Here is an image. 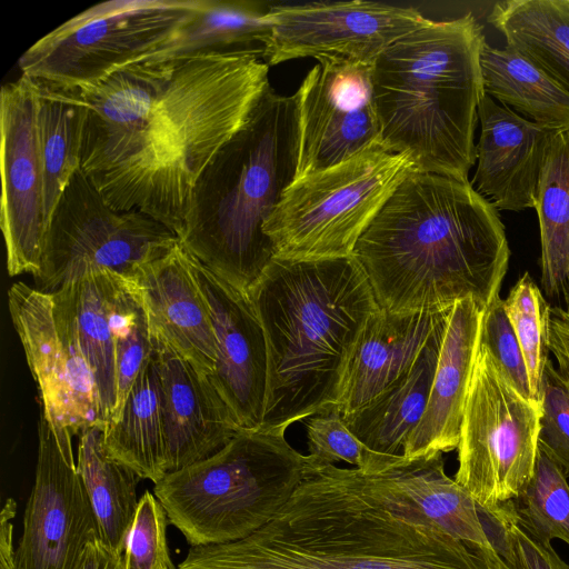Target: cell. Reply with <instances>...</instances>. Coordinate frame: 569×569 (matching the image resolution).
Returning a JSON list of instances; mask_svg holds the SVG:
<instances>
[{
    "label": "cell",
    "mask_w": 569,
    "mask_h": 569,
    "mask_svg": "<svg viewBox=\"0 0 569 569\" xmlns=\"http://www.w3.org/2000/svg\"><path fill=\"white\" fill-rule=\"evenodd\" d=\"M257 56L129 64L81 89L80 170L117 210H138L178 237L194 183L270 87Z\"/></svg>",
    "instance_id": "6da1fadb"
},
{
    "label": "cell",
    "mask_w": 569,
    "mask_h": 569,
    "mask_svg": "<svg viewBox=\"0 0 569 569\" xmlns=\"http://www.w3.org/2000/svg\"><path fill=\"white\" fill-rule=\"evenodd\" d=\"M247 538L190 546L178 569H491L378 473L319 465Z\"/></svg>",
    "instance_id": "7a4b0ae2"
},
{
    "label": "cell",
    "mask_w": 569,
    "mask_h": 569,
    "mask_svg": "<svg viewBox=\"0 0 569 569\" xmlns=\"http://www.w3.org/2000/svg\"><path fill=\"white\" fill-rule=\"evenodd\" d=\"M379 307L435 312L500 297L510 249L498 209L469 180L411 171L359 238L353 254Z\"/></svg>",
    "instance_id": "3957f363"
},
{
    "label": "cell",
    "mask_w": 569,
    "mask_h": 569,
    "mask_svg": "<svg viewBox=\"0 0 569 569\" xmlns=\"http://www.w3.org/2000/svg\"><path fill=\"white\" fill-rule=\"evenodd\" d=\"M268 356L263 430L336 410L361 335L380 307L353 256L273 258L248 293Z\"/></svg>",
    "instance_id": "277c9868"
},
{
    "label": "cell",
    "mask_w": 569,
    "mask_h": 569,
    "mask_svg": "<svg viewBox=\"0 0 569 569\" xmlns=\"http://www.w3.org/2000/svg\"><path fill=\"white\" fill-rule=\"evenodd\" d=\"M486 41L472 13L429 20L383 50L372 64L382 146L415 170L468 180L475 130L486 94L480 52Z\"/></svg>",
    "instance_id": "5b68a950"
},
{
    "label": "cell",
    "mask_w": 569,
    "mask_h": 569,
    "mask_svg": "<svg viewBox=\"0 0 569 569\" xmlns=\"http://www.w3.org/2000/svg\"><path fill=\"white\" fill-rule=\"evenodd\" d=\"M297 163L295 97L269 87L243 127L198 177L179 234L181 243L248 295L274 258L263 226L293 182Z\"/></svg>",
    "instance_id": "8992f818"
},
{
    "label": "cell",
    "mask_w": 569,
    "mask_h": 569,
    "mask_svg": "<svg viewBox=\"0 0 569 569\" xmlns=\"http://www.w3.org/2000/svg\"><path fill=\"white\" fill-rule=\"evenodd\" d=\"M308 466L284 430H239L207 459L167 473L153 493L190 546L227 543L271 521Z\"/></svg>",
    "instance_id": "52a82bcc"
},
{
    "label": "cell",
    "mask_w": 569,
    "mask_h": 569,
    "mask_svg": "<svg viewBox=\"0 0 569 569\" xmlns=\"http://www.w3.org/2000/svg\"><path fill=\"white\" fill-rule=\"evenodd\" d=\"M413 170L407 156L377 144L295 179L263 226L274 258L309 261L351 257L365 230Z\"/></svg>",
    "instance_id": "ba28073f"
},
{
    "label": "cell",
    "mask_w": 569,
    "mask_h": 569,
    "mask_svg": "<svg viewBox=\"0 0 569 569\" xmlns=\"http://www.w3.org/2000/svg\"><path fill=\"white\" fill-rule=\"evenodd\" d=\"M196 7L197 0L94 4L34 42L19 58V69L29 78L91 88L167 42Z\"/></svg>",
    "instance_id": "9c48e42d"
},
{
    "label": "cell",
    "mask_w": 569,
    "mask_h": 569,
    "mask_svg": "<svg viewBox=\"0 0 569 569\" xmlns=\"http://www.w3.org/2000/svg\"><path fill=\"white\" fill-rule=\"evenodd\" d=\"M541 407L480 343L467 392L455 480L483 510L520 498L535 470Z\"/></svg>",
    "instance_id": "30bf717a"
},
{
    "label": "cell",
    "mask_w": 569,
    "mask_h": 569,
    "mask_svg": "<svg viewBox=\"0 0 569 569\" xmlns=\"http://www.w3.org/2000/svg\"><path fill=\"white\" fill-rule=\"evenodd\" d=\"M179 237L138 210H117L77 171L50 217L37 279L53 292L83 276L108 270L132 277L143 264L169 253Z\"/></svg>",
    "instance_id": "8fae6325"
},
{
    "label": "cell",
    "mask_w": 569,
    "mask_h": 569,
    "mask_svg": "<svg viewBox=\"0 0 569 569\" xmlns=\"http://www.w3.org/2000/svg\"><path fill=\"white\" fill-rule=\"evenodd\" d=\"M8 305L48 420L78 436L90 427L104 428L96 380L79 343L70 284L48 292L16 282Z\"/></svg>",
    "instance_id": "7c38bea8"
},
{
    "label": "cell",
    "mask_w": 569,
    "mask_h": 569,
    "mask_svg": "<svg viewBox=\"0 0 569 569\" xmlns=\"http://www.w3.org/2000/svg\"><path fill=\"white\" fill-rule=\"evenodd\" d=\"M72 436L41 411L36 481L24 509L14 569H79L88 545L101 539L74 460Z\"/></svg>",
    "instance_id": "4fadbf2b"
},
{
    "label": "cell",
    "mask_w": 569,
    "mask_h": 569,
    "mask_svg": "<svg viewBox=\"0 0 569 569\" xmlns=\"http://www.w3.org/2000/svg\"><path fill=\"white\" fill-rule=\"evenodd\" d=\"M295 92L298 122L296 178L325 170L381 143L372 64L318 57Z\"/></svg>",
    "instance_id": "5bb4252c"
},
{
    "label": "cell",
    "mask_w": 569,
    "mask_h": 569,
    "mask_svg": "<svg viewBox=\"0 0 569 569\" xmlns=\"http://www.w3.org/2000/svg\"><path fill=\"white\" fill-rule=\"evenodd\" d=\"M263 61L339 56L373 64L379 54L430 19L412 7L352 0L270 6Z\"/></svg>",
    "instance_id": "9a60e30c"
},
{
    "label": "cell",
    "mask_w": 569,
    "mask_h": 569,
    "mask_svg": "<svg viewBox=\"0 0 569 569\" xmlns=\"http://www.w3.org/2000/svg\"><path fill=\"white\" fill-rule=\"evenodd\" d=\"M36 96L31 78L20 76L0 92V227L11 277L36 278L48 229L43 177L36 131Z\"/></svg>",
    "instance_id": "2e32d148"
},
{
    "label": "cell",
    "mask_w": 569,
    "mask_h": 569,
    "mask_svg": "<svg viewBox=\"0 0 569 569\" xmlns=\"http://www.w3.org/2000/svg\"><path fill=\"white\" fill-rule=\"evenodd\" d=\"M190 263L209 306L217 340L216 367L208 378L238 428L259 430L268 389L267 345L260 320L247 293L191 253Z\"/></svg>",
    "instance_id": "e0dca14e"
},
{
    "label": "cell",
    "mask_w": 569,
    "mask_h": 569,
    "mask_svg": "<svg viewBox=\"0 0 569 569\" xmlns=\"http://www.w3.org/2000/svg\"><path fill=\"white\" fill-rule=\"evenodd\" d=\"M153 357L160 377L170 473L212 456L240 429L208 376L154 331Z\"/></svg>",
    "instance_id": "ac0fdd59"
},
{
    "label": "cell",
    "mask_w": 569,
    "mask_h": 569,
    "mask_svg": "<svg viewBox=\"0 0 569 569\" xmlns=\"http://www.w3.org/2000/svg\"><path fill=\"white\" fill-rule=\"evenodd\" d=\"M478 117L481 130L470 183L498 210L535 208L540 171L558 131L527 120L487 94Z\"/></svg>",
    "instance_id": "d6986e66"
},
{
    "label": "cell",
    "mask_w": 569,
    "mask_h": 569,
    "mask_svg": "<svg viewBox=\"0 0 569 569\" xmlns=\"http://www.w3.org/2000/svg\"><path fill=\"white\" fill-rule=\"evenodd\" d=\"M129 279L142 296L153 331L198 371L211 376L217 361L211 313L181 241Z\"/></svg>",
    "instance_id": "ffe728a7"
},
{
    "label": "cell",
    "mask_w": 569,
    "mask_h": 569,
    "mask_svg": "<svg viewBox=\"0 0 569 569\" xmlns=\"http://www.w3.org/2000/svg\"><path fill=\"white\" fill-rule=\"evenodd\" d=\"M485 311L471 298L450 308L427 408L408 440L406 459L458 448Z\"/></svg>",
    "instance_id": "44dd1931"
},
{
    "label": "cell",
    "mask_w": 569,
    "mask_h": 569,
    "mask_svg": "<svg viewBox=\"0 0 569 569\" xmlns=\"http://www.w3.org/2000/svg\"><path fill=\"white\" fill-rule=\"evenodd\" d=\"M449 309L397 313L380 308L375 312L350 361L336 410L350 415L402 379Z\"/></svg>",
    "instance_id": "7402d4cb"
},
{
    "label": "cell",
    "mask_w": 569,
    "mask_h": 569,
    "mask_svg": "<svg viewBox=\"0 0 569 569\" xmlns=\"http://www.w3.org/2000/svg\"><path fill=\"white\" fill-rule=\"evenodd\" d=\"M269 9L252 0H197L196 10L176 33L140 62L246 54L262 59L270 33Z\"/></svg>",
    "instance_id": "603a6c76"
},
{
    "label": "cell",
    "mask_w": 569,
    "mask_h": 569,
    "mask_svg": "<svg viewBox=\"0 0 569 569\" xmlns=\"http://www.w3.org/2000/svg\"><path fill=\"white\" fill-rule=\"evenodd\" d=\"M447 319L448 315L402 379L357 411L342 416L349 430L371 451L403 457L427 408Z\"/></svg>",
    "instance_id": "cb8c5ba5"
},
{
    "label": "cell",
    "mask_w": 569,
    "mask_h": 569,
    "mask_svg": "<svg viewBox=\"0 0 569 569\" xmlns=\"http://www.w3.org/2000/svg\"><path fill=\"white\" fill-rule=\"evenodd\" d=\"M378 475L442 531L483 550L493 548L483 510L447 476L441 452L403 458Z\"/></svg>",
    "instance_id": "d4e9b609"
},
{
    "label": "cell",
    "mask_w": 569,
    "mask_h": 569,
    "mask_svg": "<svg viewBox=\"0 0 569 569\" xmlns=\"http://www.w3.org/2000/svg\"><path fill=\"white\" fill-rule=\"evenodd\" d=\"M36 131L48 222L72 176L81 167L87 101L80 88L33 79Z\"/></svg>",
    "instance_id": "484cf974"
},
{
    "label": "cell",
    "mask_w": 569,
    "mask_h": 569,
    "mask_svg": "<svg viewBox=\"0 0 569 569\" xmlns=\"http://www.w3.org/2000/svg\"><path fill=\"white\" fill-rule=\"evenodd\" d=\"M485 93L519 116L556 131H569V92L517 49L482 44Z\"/></svg>",
    "instance_id": "4316f807"
},
{
    "label": "cell",
    "mask_w": 569,
    "mask_h": 569,
    "mask_svg": "<svg viewBox=\"0 0 569 569\" xmlns=\"http://www.w3.org/2000/svg\"><path fill=\"white\" fill-rule=\"evenodd\" d=\"M103 442L109 455L140 479L156 485L168 473L161 386L153 356L119 413L104 426Z\"/></svg>",
    "instance_id": "83f0119b"
},
{
    "label": "cell",
    "mask_w": 569,
    "mask_h": 569,
    "mask_svg": "<svg viewBox=\"0 0 569 569\" xmlns=\"http://www.w3.org/2000/svg\"><path fill=\"white\" fill-rule=\"evenodd\" d=\"M535 209L540 230L545 295L569 307V131L550 141L540 171Z\"/></svg>",
    "instance_id": "f1b7e54d"
},
{
    "label": "cell",
    "mask_w": 569,
    "mask_h": 569,
    "mask_svg": "<svg viewBox=\"0 0 569 569\" xmlns=\"http://www.w3.org/2000/svg\"><path fill=\"white\" fill-rule=\"evenodd\" d=\"M77 466L101 540L122 555L139 503L137 483L140 477L109 455L101 427H90L79 433Z\"/></svg>",
    "instance_id": "f546056e"
},
{
    "label": "cell",
    "mask_w": 569,
    "mask_h": 569,
    "mask_svg": "<svg viewBox=\"0 0 569 569\" xmlns=\"http://www.w3.org/2000/svg\"><path fill=\"white\" fill-rule=\"evenodd\" d=\"M488 21L506 44L527 56L569 92V6L566 0H507Z\"/></svg>",
    "instance_id": "4dcf8cb0"
},
{
    "label": "cell",
    "mask_w": 569,
    "mask_h": 569,
    "mask_svg": "<svg viewBox=\"0 0 569 569\" xmlns=\"http://www.w3.org/2000/svg\"><path fill=\"white\" fill-rule=\"evenodd\" d=\"M116 279L117 273L99 270L69 283L79 343L96 380L106 425L112 418L117 402L111 310Z\"/></svg>",
    "instance_id": "1f68e13d"
},
{
    "label": "cell",
    "mask_w": 569,
    "mask_h": 569,
    "mask_svg": "<svg viewBox=\"0 0 569 569\" xmlns=\"http://www.w3.org/2000/svg\"><path fill=\"white\" fill-rule=\"evenodd\" d=\"M111 310L117 369L114 418L138 376L152 359L153 331L142 296L129 278L117 274Z\"/></svg>",
    "instance_id": "d6a6232c"
},
{
    "label": "cell",
    "mask_w": 569,
    "mask_h": 569,
    "mask_svg": "<svg viewBox=\"0 0 569 569\" xmlns=\"http://www.w3.org/2000/svg\"><path fill=\"white\" fill-rule=\"evenodd\" d=\"M503 302L526 360L532 399L541 407L542 376L550 353L551 306L528 272Z\"/></svg>",
    "instance_id": "836d02e7"
},
{
    "label": "cell",
    "mask_w": 569,
    "mask_h": 569,
    "mask_svg": "<svg viewBox=\"0 0 569 569\" xmlns=\"http://www.w3.org/2000/svg\"><path fill=\"white\" fill-rule=\"evenodd\" d=\"M522 525L540 542L569 545V483L562 470L538 450L533 475L519 498Z\"/></svg>",
    "instance_id": "e575fe53"
},
{
    "label": "cell",
    "mask_w": 569,
    "mask_h": 569,
    "mask_svg": "<svg viewBox=\"0 0 569 569\" xmlns=\"http://www.w3.org/2000/svg\"><path fill=\"white\" fill-rule=\"evenodd\" d=\"M309 457L319 465L345 461L363 473H379L403 457H387L368 449L347 427L339 411L318 415L307 426Z\"/></svg>",
    "instance_id": "d590c367"
},
{
    "label": "cell",
    "mask_w": 569,
    "mask_h": 569,
    "mask_svg": "<svg viewBox=\"0 0 569 569\" xmlns=\"http://www.w3.org/2000/svg\"><path fill=\"white\" fill-rule=\"evenodd\" d=\"M496 551L519 569H569L551 545L540 542L522 525L515 500L485 510Z\"/></svg>",
    "instance_id": "8d00e7d4"
},
{
    "label": "cell",
    "mask_w": 569,
    "mask_h": 569,
    "mask_svg": "<svg viewBox=\"0 0 569 569\" xmlns=\"http://www.w3.org/2000/svg\"><path fill=\"white\" fill-rule=\"evenodd\" d=\"M168 520L160 501L147 490L127 538L122 569H176L166 537Z\"/></svg>",
    "instance_id": "74e56055"
},
{
    "label": "cell",
    "mask_w": 569,
    "mask_h": 569,
    "mask_svg": "<svg viewBox=\"0 0 569 569\" xmlns=\"http://www.w3.org/2000/svg\"><path fill=\"white\" fill-rule=\"evenodd\" d=\"M538 450L569 477V391L550 359L542 376Z\"/></svg>",
    "instance_id": "f35d334b"
},
{
    "label": "cell",
    "mask_w": 569,
    "mask_h": 569,
    "mask_svg": "<svg viewBox=\"0 0 569 569\" xmlns=\"http://www.w3.org/2000/svg\"><path fill=\"white\" fill-rule=\"evenodd\" d=\"M480 343L489 350L512 386L525 398L533 401L526 360L507 316L503 299L500 297L495 299L485 311Z\"/></svg>",
    "instance_id": "ab89813d"
},
{
    "label": "cell",
    "mask_w": 569,
    "mask_h": 569,
    "mask_svg": "<svg viewBox=\"0 0 569 569\" xmlns=\"http://www.w3.org/2000/svg\"><path fill=\"white\" fill-rule=\"evenodd\" d=\"M550 352L557 362V371L569 391V310L551 307Z\"/></svg>",
    "instance_id": "60d3db41"
},
{
    "label": "cell",
    "mask_w": 569,
    "mask_h": 569,
    "mask_svg": "<svg viewBox=\"0 0 569 569\" xmlns=\"http://www.w3.org/2000/svg\"><path fill=\"white\" fill-rule=\"evenodd\" d=\"M16 511V501L12 498L7 499L0 515V569H14L12 519Z\"/></svg>",
    "instance_id": "b9f144b4"
},
{
    "label": "cell",
    "mask_w": 569,
    "mask_h": 569,
    "mask_svg": "<svg viewBox=\"0 0 569 569\" xmlns=\"http://www.w3.org/2000/svg\"><path fill=\"white\" fill-rule=\"evenodd\" d=\"M122 557L98 538L88 545L79 569H122Z\"/></svg>",
    "instance_id": "7bdbcfd3"
},
{
    "label": "cell",
    "mask_w": 569,
    "mask_h": 569,
    "mask_svg": "<svg viewBox=\"0 0 569 569\" xmlns=\"http://www.w3.org/2000/svg\"><path fill=\"white\" fill-rule=\"evenodd\" d=\"M483 550V549H482ZM491 569H519L518 566H516L512 562L506 561L497 551L495 548L489 550H483Z\"/></svg>",
    "instance_id": "ee69618b"
},
{
    "label": "cell",
    "mask_w": 569,
    "mask_h": 569,
    "mask_svg": "<svg viewBox=\"0 0 569 569\" xmlns=\"http://www.w3.org/2000/svg\"><path fill=\"white\" fill-rule=\"evenodd\" d=\"M567 1V4L569 6V0H566Z\"/></svg>",
    "instance_id": "f6af8a7d"
},
{
    "label": "cell",
    "mask_w": 569,
    "mask_h": 569,
    "mask_svg": "<svg viewBox=\"0 0 569 569\" xmlns=\"http://www.w3.org/2000/svg\"><path fill=\"white\" fill-rule=\"evenodd\" d=\"M569 310V309H568Z\"/></svg>",
    "instance_id": "bcb514c9"
},
{
    "label": "cell",
    "mask_w": 569,
    "mask_h": 569,
    "mask_svg": "<svg viewBox=\"0 0 569 569\" xmlns=\"http://www.w3.org/2000/svg\"><path fill=\"white\" fill-rule=\"evenodd\" d=\"M123 568V567H122Z\"/></svg>",
    "instance_id": "7dc6e473"
}]
</instances>
